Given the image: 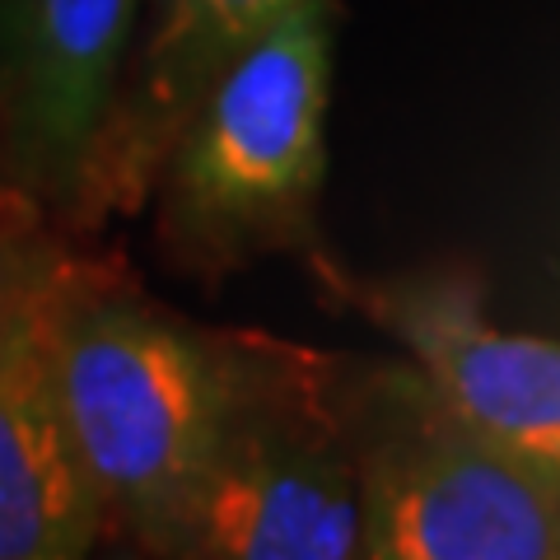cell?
I'll use <instances>...</instances> for the list:
<instances>
[{"instance_id":"obj_1","label":"cell","mask_w":560,"mask_h":560,"mask_svg":"<svg viewBox=\"0 0 560 560\" xmlns=\"http://www.w3.org/2000/svg\"><path fill=\"white\" fill-rule=\"evenodd\" d=\"M337 0H304L201 98L154 183L160 248L178 271L234 276L318 253Z\"/></svg>"},{"instance_id":"obj_2","label":"cell","mask_w":560,"mask_h":560,"mask_svg":"<svg viewBox=\"0 0 560 560\" xmlns=\"http://www.w3.org/2000/svg\"><path fill=\"white\" fill-rule=\"evenodd\" d=\"M360 364L243 331L230 411L160 556L364 560Z\"/></svg>"},{"instance_id":"obj_3","label":"cell","mask_w":560,"mask_h":560,"mask_svg":"<svg viewBox=\"0 0 560 560\" xmlns=\"http://www.w3.org/2000/svg\"><path fill=\"white\" fill-rule=\"evenodd\" d=\"M243 331L191 327L84 267L61 318V388L84 467L127 533L160 556L230 411Z\"/></svg>"},{"instance_id":"obj_4","label":"cell","mask_w":560,"mask_h":560,"mask_svg":"<svg viewBox=\"0 0 560 560\" xmlns=\"http://www.w3.org/2000/svg\"><path fill=\"white\" fill-rule=\"evenodd\" d=\"M364 560H560V481L481 440L411 360L360 364Z\"/></svg>"},{"instance_id":"obj_5","label":"cell","mask_w":560,"mask_h":560,"mask_svg":"<svg viewBox=\"0 0 560 560\" xmlns=\"http://www.w3.org/2000/svg\"><path fill=\"white\" fill-rule=\"evenodd\" d=\"M84 261L14 230L0 300V560H75L108 533L61 388V318Z\"/></svg>"},{"instance_id":"obj_6","label":"cell","mask_w":560,"mask_h":560,"mask_svg":"<svg viewBox=\"0 0 560 560\" xmlns=\"http://www.w3.org/2000/svg\"><path fill=\"white\" fill-rule=\"evenodd\" d=\"M318 276L388 331L463 425L560 481V341L486 323L453 280L350 276L323 257Z\"/></svg>"},{"instance_id":"obj_7","label":"cell","mask_w":560,"mask_h":560,"mask_svg":"<svg viewBox=\"0 0 560 560\" xmlns=\"http://www.w3.org/2000/svg\"><path fill=\"white\" fill-rule=\"evenodd\" d=\"M160 14L127 51L108 117L90 145L61 215L75 230H103L154 197L178 136L201 98L243 51L304 0H154Z\"/></svg>"},{"instance_id":"obj_8","label":"cell","mask_w":560,"mask_h":560,"mask_svg":"<svg viewBox=\"0 0 560 560\" xmlns=\"http://www.w3.org/2000/svg\"><path fill=\"white\" fill-rule=\"evenodd\" d=\"M145 0H28L0 66V164L20 197L66 210Z\"/></svg>"},{"instance_id":"obj_9","label":"cell","mask_w":560,"mask_h":560,"mask_svg":"<svg viewBox=\"0 0 560 560\" xmlns=\"http://www.w3.org/2000/svg\"><path fill=\"white\" fill-rule=\"evenodd\" d=\"M24 10H28V0H0V66H5L14 38H20Z\"/></svg>"},{"instance_id":"obj_10","label":"cell","mask_w":560,"mask_h":560,"mask_svg":"<svg viewBox=\"0 0 560 560\" xmlns=\"http://www.w3.org/2000/svg\"><path fill=\"white\" fill-rule=\"evenodd\" d=\"M14 230H20V224H0V300H5V285H10V261H14Z\"/></svg>"}]
</instances>
